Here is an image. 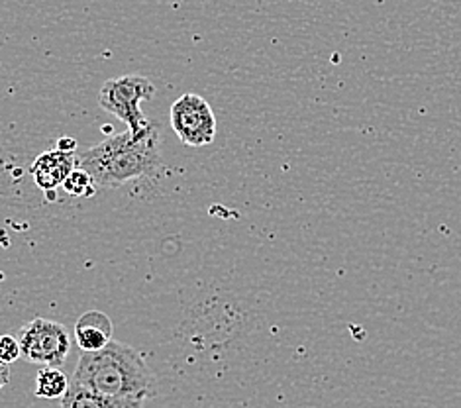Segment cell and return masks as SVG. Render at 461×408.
Instances as JSON below:
<instances>
[{
	"instance_id": "obj_12",
	"label": "cell",
	"mask_w": 461,
	"mask_h": 408,
	"mask_svg": "<svg viewBox=\"0 0 461 408\" xmlns=\"http://www.w3.org/2000/svg\"><path fill=\"white\" fill-rule=\"evenodd\" d=\"M8 383H10V367L6 361L0 359V389H5Z\"/></svg>"
},
{
	"instance_id": "obj_8",
	"label": "cell",
	"mask_w": 461,
	"mask_h": 408,
	"mask_svg": "<svg viewBox=\"0 0 461 408\" xmlns=\"http://www.w3.org/2000/svg\"><path fill=\"white\" fill-rule=\"evenodd\" d=\"M144 404L146 401L116 399V396L95 393L73 381L69 385V391L61 399V408H144Z\"/></svg>"
},
{
	"instance_id": "obj_5",
	"label": "cell",
	"mask_w": 461,
	"mask_h": 408,
	"mask_svg": "<svg viewBox=\"0 0 461 408\" xmlns=\"http://www.w3.org/2000/svg\"><path fill=\"white\" fill-rule=\"evenodd\" d=\"M171 128L189 148L211 146L216 138V116L201 95L186 93L171 104Z\"/></svg>"
},
{
	"instance_id": "obj_9",
	"label": "cell",
	"mask_w": 461,
	"mask_h": 408,
	"mask_svg": "<svg viewBox=\"0 0 461 408\" xmlns=\"http://www.w3.org/2000/svg\"><path fill=\"white\" fill-rule=\"evenodd\" d=\"M69 377L59 367L43 366L36 377V396L40 399H63L69 391Z\"/></svg>"
},
{
	"instance_id": "obj_6",
	"label": "cell",
	"mask_w": 461,
	"mask_h": 408,
	"mask_svg": "<svg viewBox=\"0 0 461 408\" xmlns=\"http://www.w3.org/2000/svg\"><path fill=\"white\" fill-rule=\"evenodd\" d=\"M77 165H79V156L75 151L56 148L43 151L34 161V165H32L30 173L32 179L38 185V189H41L46 195H51L59 186H63L71 171L77 169Z\"/></svg>"
},
{
	"instance_id": "obj_1",
	"label": "cell",
	"mask_w": 461,
	"mask_h": 408,
	"mask_svg": "<svg viewBox=\"0 0 461 408\" xmlns=\"http://www.w3.org/2000/svg\"><path fill=\"white\" fill-rule=\"evenodd\" d=\"M73 383L116 399L148 401L158 391L156 375L136 348L111 340L103 349L83 351Z\"/></svg>"
},
{
	"instance_id": "obj_10",
	"label": "cell",
	"mask_w": 461,
	"mask_h": 408,
	"mask_svg": "<svg viewBox=\"0 0 461 408\" xmlns=\"http://www.w3.org/2000/svg\"><path fill=\"white\" fill-rule=\"evenodd\" d=\"M63 191L75 198H89L96 193V183L85 169H73L63 183Z\"/></svg>"
},
{
	"instance_id": "obj_11",
	"label": "cell",
	"mask_w": 461,
	"mask_h": 408,
	"mask_svg": "<svg viewBox=\"0 0 461 408\" xmlns=\"http://www.w3.org/2000/svg\"><path fill=\"white\" fill-rule=\"evenodd\" d=\"M22 358L20 341L14 336H0V359L6 361L8 366Z\"/></svg>"
},
{
	"instance_id": "obj_2",
	"label": "cell",
	"mask_w": 461,
	"mask_h": 408,
	"mask_svg": "<svg viewBox=\"0 0 461 408\" xmlns=\"http://www.w3.org/2000/svg\"><path fill=\"white\" fill-rule=\"evenodd\" d=\"M79 168L91 175L98 186H122L130 181L156 177L161 171V131L149 126L144 136L130 130L79 153Z\"/></svg>"
},
{
	"instance_id": "obj_7",
	"label": "cell",
	"mask_w": 461,
	"mask_h": 408,
	"mask_svg": "<svg viewBox=\"0 0 461 408\" xmlns=\"http://www.w3.org/2000/svg\"><path fill=\"white\" fill-rule=\"evenodd\" d=\"M113 320L104 313L89 311L75 322V340L83 351H96L113 340Z\"/></svg>"
},
{
	"instance_id": "obj_3",
	"label": "cell",
	"mask_w": 461,
	"mask_h": 408,
	"mask_svg": "<svg viewBox=\"0 0 461 408\" xmlns=\"http://www.w3.org/2000/svg\"><path fill=\"white\" fill-rule=\"evenodd\" d=\"M156 96V85L144 75H124L108 79L101 93L98 104L106 113L114 114L128 126L131 136H144L151 126L149 120L141 113V103Z\"/></svg>"
},
{
	"instance_id": "obj_4",
	"label": "cell",
	"mask_w": 461,
	"mask_h": 408,
	"mask_svg": "<svg viewBox=\"0 0 461 408\" xmlns=\"http://www.w3.org/2000/svg\"><path fill=\"white\" fill-rule=\"evenodd\" d=\"M22 358L38 366L61 367L71 351L68 328L48 318H34L20 328L18 334Z\"/></svg>"
},
{
	"instance_id": "obj_13",
	"label": "cell",
	"mask_w": 461,
	"mask_h": 408,
	"mask_svg": "<svg viewBox=\"0 0 461 408\" xmlns=\"http://www.w3.org/2000/svg\"><path fill=\"white\" fill-rule=\"evenodd\" d=\"M58 148L68 150V151H75V140H71V138H65V140H63V138H61Z\"/></svg>"
}]
</instances>
